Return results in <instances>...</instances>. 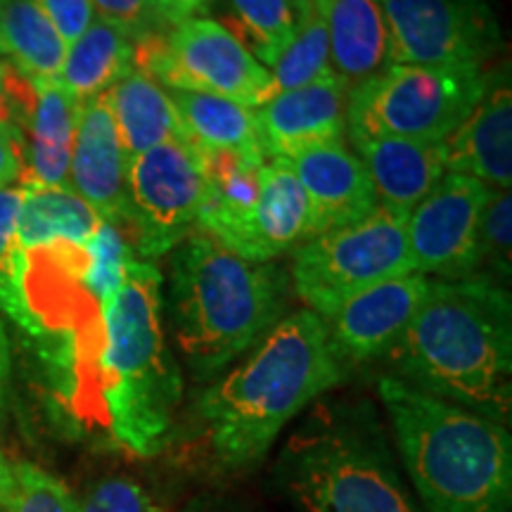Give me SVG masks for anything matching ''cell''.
I'll use <instances>...</instances> for the list:
<instances>
[{
  "mask_svg": "<svg viewBox=\"0 0 512 512\" xmlns=\"http://www.w3.org/2000/svg\"><path fill=\"white\" fill-rule=\"evenodd\" d=\"M86 249L88 266L81 283L86 287L88 297H93L102 306L124 280L126 266L133 261L131 245L117 226L102 221Z\"/></svg>",
  "mask_w": 512,
  "mask_h": 512,
  "instance_id": "obj_31",
  "label": "cell"
},
{
  "mask_svg": "<svg viewBox=\"0 0 512 512\" xmlns=\"http://www.w3.org/2000/svg\"><path fill=\"white\" fill-rule=\"evenodd\" d=\"M128 214L119 230L152 264L197 228L207 195L200 155L185 138L166 140L128 162Z\"/></svg>",
  "mask_w": 512,
  "mask_h": 512,
  "instance_id": "obj_10",
  "label": "cell"
},
{
  "mask_svg": "<svg viewBox=\"0 0 512 512\" xmlns=\"http://www.w3.org/2000/svg\"><path fill=\"white\" fill-rule=\"evenodd\" d=\"M27 188L8 185L0 188V309L29 330L27 297H24V273H27V252L17 240L19 211H22Z\"/></svg>",
  "mask_w": 512,
  "mask_h": 512,
  "instance_id": "obj_29",
  "label": "cell"
},
{
  "mask_svg": "<svg viewBox=\"0 0 512 512\" xmlns=\"http://www.w3.org/2000/svg\"><path fill=\"white\" fill-rule=\"evenodd\" d=\"M306 195L304 242L358 221L375 207L370 176L344 143H328L290 159Z\"/></svg>",
  "mask_w": 512,
  "mask_h": 512,
  "instance_id": "obj_17",
  "label": "cell"
},
{
  "mask_svg": "<svg viewBox=\"0 0 512 512\" xmlns=\"http://www.w3.org/2000/svg\"><path fill=\"white\" fill-rule=\"evenodd\" d=\"M91 5L95 19L110 24L133 43L166 29L159 0H91Z\"/></svg>",
  "mask_w": 512,
  "mask_h": 512,
  "instance_id": "obj_33",
  "label": "cell"
},
{
  "mask_svg": "<svg viewBox=\"0 0 512 512\" xmlns=\"http://www.w3.org/2000/svg\"><path fill=\"white\" fill-rule=\"evenodd\" d=\"M489 190L477 178L448 171L408 214V249L415 273L441 280L477 278L479 223Z\"/></svg>",
  "mask_w": 512,
  "mask_h": 512,
  "instance_id": "obj_12",
  "label": "cell"
},
{
  "mask_svg": "<svg viewBox=\"0 0 512 512\" xmlns=\"http://www.w3.org/2000/svg\"><path fill=\"white\" fill-rule=\"evenodd\" d=\"M344 373L318 313L285 316L197 399L195 420L211 456L228 470L264 460L280 432Z\"/></svg>",
  "mask_w": 512,
  "mask_h": 512,
  "instance_id": "obj_1",
  "label": "cell"
},
{
  "mask_svg": "<svg viewBox=\"0 0 512 512\" xmlns=\"http://www.w3.org/2000/svg\"><path fill=\"white\" fill-rule=\"evenodd\" d=\"M0 503L8 512H79L72 491L34 463L5 467Z\"/></svg>",
  "mask_w": 512,
  "mask_h": 512,
  "instance_id": "obj_30",
  "label": "cell"
},
{
  "mask_svg": "<svg viewBox=\"0 0 512 512\" xmlns=\"http://www.w3.org/2000/svg\"><path fill=\"white\" fill-rule=\"evenodd\" d=\"M377 389L425 512H512L508 427L396 377Z\"/></svg>",
  "mask_w": 512,
  "mask_h": 512,
  "instance_id": "obj_4",
  "label": "cell"
},
{
  "mask_svg": "<svg viewBox=\"0 0 512 512\" xmlns=\"http://www.w3.org/2000/svg\"><path fill=\"white\" fill-rule=\"evenodd\" d=\"M159 5H162V0H159ZM159 12H162V10H159Z\"/></svg>",
  "mask_w": 512,
  "mask_h": 512,
  "instance_id": "obj_43",
  "label": "cell"
},
{
  "mask_svg": "<svg viewBox=\"0 0 512 512\" xmlns=\"http://www.w3.org/2000/svg\"><path fill=\"white\" fill-rule=\"evenodd\" d=\"M486 72L475 67L392 64L349 93L351 140L403 138L441 145L484 91Z\"/></svg>",
  "mask_w": 512,
  "mask_h": 512,
  "instance_id": "obj_7",
  "label": "cell"
},
{
  "mask_svg": "<svg viewBox=\"0 0 512 512\" xmlns=\"http://www.w3.org/2000/svg\"><path fill=\"white\" fill-rule=\"evenodd\" d=\"M351 143L373 183L375 202L384 207L411 214L448 174L441 145L403 138H363Z\"/></svg>",
  "mask_w": 512,
  "mask_h": 512,
  "instance_id": "obj_19",
  "label": "cell"
},
{
  "mask_svg": "<svg viewBox=\"0 0 512 512\" xmlns=\"http://www.w3.org/2000/svg\"><path fill=\"white\" fill-rule=\"evenodd\" d=\"M128 162L105 95L81 102L67 185L102 221L117 228L124 226L128 214Z\"/></svg>",
  "mask_w": 512,
  "mask_h": 512,
  "instance_id": "obj_16",
  "label": "cell"
},
{
  "mask_svg": "<svg viewBox=\"0 0 512 512\" xmlns=\"http://www.w3.org/2000/svg\"><path fill=\"white\" fill-rule=\"evenodd\" d=\"M216 0H162L159 10H162V17L166 27H174V24L183 22V19L200 17V12L211 8Z\"/></svg>",
  "mask_w": 512,
  "mask_h": 512,
  "instance_id": "obj_38",
  "label": "cell"
},
{
  "mask_svg": "<svg viewBox=\"0 0 512 512\" xmlns=\"http://www.w3.org/2000/svg\"><path fill=\"white\" fill-rule=\"evenodd\" d=\"M79 512H166L143 484L126 477L100 482L79 503Z\"/></svg>",
  "mask_w": 512,
  "mask_h": 512,
  "instance_id": "obj_35",
  "label": "cell"
},
{
  "mask_svg": "<svg viewBox=\"0 0 512 512\" xmlns=\"http://www.w3.org/2000/svg\"><path fill=\"white\" fill-rule=\"evenodd\" d=\"M406 226V211L375 204L358 221L302 242L292 261L297 297L325 320L358 292L415 273Z\"/></svg>",
  "mask_w": 512,
  "mask_h": 512,
  "instance_id": "obj_8",
  "label": "cell"
},
{
  "mask_svg": "<svg viewBox=\"0 0 512 512\" xmlns=\"http://www.w3.org/2000/svg\"><path fill=\"white\" fill-rule=\"evenodd\" d=\"M3 41L12 64L29 79H57L67 43L38 0H3Z\"/></svg>",
  "mask_w": 512,
  "mask_h": 512,
  "instance_id": "obj_26",
  "label": "cell"
},
{
  "mask_svg": "<svg viewBox=\"0 0 512 512\" xmlns=\"http://www.w3.org/2000/svg\"><path fill=\"white\" fill-rule=\"evenodd\" d=\"M105 100L128 159L143 155L166 140L183 138L181 121L169 93L143 69L136 67L114 83L105 93Z\"/></svg>",
  "mask_w": 512,
  "mask_h": 512,
  "instance_id": "obj_22",
  "label": "cell"
},
{
  "mask_svg": "<svg viewBox=\"0 0 512 512\" xmlns=\"http://www.w3.org/2000/svg\"><path fill=\"white\" fill-rule=\"evenodd\" d=\"M162 273L133 259L121 285L100 306L102 401L114 437L150 458L174 434L183 375L162 325Z\"/></svg>",
  "mask_w": 512,
  "mask_h": 512,
  "instance_id": "obj_5",
  "label": "cell"
},
{
  "mask_svg": "<svg viewBox=\"0 0 512 512\" xmlns=\"http://www.w3.org/2000/svg\"><path fill=\"white\" fill-rule=\"evenodd\" d=\"M102 219L69 185L27 190L19 211L17 240L24 252L53 245L88 247Z\"/></svg>",
  "mask_w": 512,
  "mask_h": 512,
  "instance_id": "obj_24",
  "label": "cell"
},
{
  "mask_svg": "<svg viewBox=\"0 0 512 512\" xmlns=\"http://www.w3.org/2000/svg\"><path fill=\"white\" fill-rule=\"evenodd\" d=\"M24 169V136L17 131L0 133V188L19 183Z\"/></svg>",
  "mask_w": 512,
  "mask_h": 512,
  "instance_id": "obj_37",
  "label": "cell"
},
{
  "mask_svg": "<svg viewBox=\"0 0 512 512\" xmlns=\"http://www.w3.org/2000/svg\"><path fill=\"white\" fill-rule=\"evenodd\" d=\"M512 247V197L510 190H489V200L479 223V266L477 278L496 275L498 280L510 278ZM491 280V278H489Z\"/></svg>",
  "mask_w": 512,
  "mask_h": 512,
  "instance_id": "obj_32",
  "label": "cell"
},
{
  "mask_svg": "<svg viewBox=\"0 0 512 512\" xmlns=\"http://www.w3.org/2000/svg\"><path fill=\"white\" fill-rule=\"evenodd\" d=\"M166 93H169L171 105L181 121L183 138L197 152H261L252 107L207 93Z\"/></svg>",
  "mask_w": 512,
  "mask_h": 512,
  "instance_id": "obj_25",
  "label": "cell"
},
{
  "mask_svg": "<svg viewBox=\"0 0 512 512\" xmlns=\"http://www.w3.org/2000/svg\"><path fill=\"white\" fill-rule=\"evenodd\" d=\"M136 67L166 91L226 98L256 110L273 98L271 72L226 24L207 17L183 19L136 43Z\"/></svg>",
  "mask_w": 512,
  "mask_h": 512,
  "instance_id": "obj_9",
  "label": "cell"
},
{
  "mask_svg": "<svg viewBox=\"0 0 512 512\" xmlns=\"http://www.w3.org/2000/svg\"><path fill=\"white\" fill-rule=\"evenodd\" d=\"M349 91L337 76L275 93L254 110L256 136L266 159H292L311 147L344 143Z\"/></svg>",
  "mask_w": 512,
  "mask_h": 512,
  "instance_id": "obj_14",
  "label": "cell"
},
{
  "mask_svg": "<svg viewBox=\"0 0 512 512\" xmlns=\"http://www.w3.org/2000/svg\"><path fill=\"white\" fill-rule=\"evenodd\" d=\"M280 491L302 512H422L366 403H323L275 463Z\"/></svg>",
  "mask_w": 512,
  "mask_h": 512,
  "instance_id": "obj_6",
  "label": "cell"
},
{
  "mask_svg": "<svg viewBox=\"0 0 512 512\" xmlns=\"http://www.w3.org/2000/svg\"><path fill=\"white\" fill-rule=\"evenodd\" d=\"M283 268L242 259L192 230L169 261L166 316L185 366L207 382L283 320Z\"/></svg>",
  "mask_w": 512,
  "mask_h": 512,
  "instance_id": "obj_3",
  "label": "cell"
},
{
  "mask_svg": "<svg viewBox=\"0 0 512 512\" xmlns=\"http://www.w3.org/2000/svg\"><path fill=\"white\" fill-rule=\"evenodd\" d=\"M10 382V342L8 332H5V323L0 318V399H3L5 389Z\"/></svg>",
  "mask_w": 512,
  "mask_h": 512,
  "instance_id": "obj_39",
  "label": "cell"
},
{
  "mask_svg": "<svg viewBox=\"0 0 512 512\" xmlns=\"http://www.w3.org/2000/svg\"><path fill=\"white\" fill-rule=\"evenodd\" d=\"M427 290L430 278L406 273L382 280L339 306L330 318H325L330 347L339 363L347 368L349 363L387 356L418 313Z\"/></svg>",
  "mask_w": 512,
  "mask_h": 512,
  "instance_id": "obj_13",
  "label": "cell"
},
{
  "mask_svg": "<svg viewBox=\"0 0 512 512\" xmlns=\"http://www.w3.org/2000/svg\"><path fill=\"white\" fill-rule=\"evenodd\" d=\"M5 53V41H3V0H0V55Z\"/></svg>",
  "mask_w": 512,
  "mask_h": 512,
  "instance_id": "obj_41",
  "label": "cell"
},
{
  "mask_svg": "<svg viewBox=\"0 0 512 512\" xmlns=\"http://www.w3.org/2000/svg\"><path fill=\"white\" fill-rule=\"evenodd\" d=\"M328 31L332 74L351 93L392 67V46L380 0H316Z\"/></svg>",
  "mask_w": 512,
  "mask_h": 512,
  "instance_id": "obj_18",
  "label": "cell"
},
{
  "mask_svg": "<svg viewBox=\"0 0 512 512\" xmlns=\"http://www.w3.org/2000/svg\"><path fill=\"white\" fill-rule=\"evenodd\" d=\"M228 12V29L266 69L287 48L299 24L290 0H228Z\"/></svg>",
  "mask_w": 512,
  "mask_h": 512,
  "instance_id": "obj_27",
  "label": "cell"
},
{
  "mask_svg": "<svg viewBox=\"0 0 512 512\" xmlns=\"http://www.w3.org/2000/svg\"><path fill=\"white\" fill-rule=\"evenodd\" d=\"M36 105L24 133V169L19 185L62 188L69 181L79 102L57 79H34Z\"/></svg>",
  "mask_w": 512,
  "mask_h": 512,
  "instance_id": "obj_20",
  "label": "cell"
},
{
  "mask_svg": "<svg viewBox=\"0 0 512 512\" xmlns=\"http://www.w3.org/2000/svg\"><path fill=\"white\" fill-rule=\"evenodd\" d=\"M38 5L67 46H72L95 19L91 0H38Z\"/></svg>",
  "mask_w": 512,
  "mask_h": 512,
  "instance_id": "obj_36",
  "label": "cell"
},
{
  "mask_svg": "<svg viewBox=\"0 0 512 512\" xmlns=\"http://www.w3.org/2000/svg\"><path fill=\"white\" fill-rule=\"evenodd\" d=\"M396 380L505 425L512 408V302L489 278L430 280L387 351Z\"/></svg>",
  "mask_w": 512,
  "mask_h": 512,
  "instance_id": "obj_2",
  "label": "cell"
},
{
  "mask_svg": "<svg viewBox=\"0 0 512 512\" xmlns=\"http://www.w3.org/2000/svg\"><path fill=\"white\" fill-rule=\"evenodd\" d=\"M306 195L290 159H266L259 174V195L249 219L245 259L268 264L304 242Z\"/></svg>",
  "mask_w": 512,
  "mask_h": 512,
  "instance_id": "obj_21",
  "label": "cell"
},
{
  "mask_svg": "<svg viewBox=\"0 0 512 512\" xmlns=\"http://www.w3.org/2000/svg\"><path fill=\"white\" fill-rule=\"evenodd\" d=\"M5 467H8V465L3 463V456H0V484H3V477H5Z\"/></svg>",
  "mask_w": 512,
  "mask_h": 512,
  "instance_id": "obj_42",
  "label": "cell"
},
{
  "mask_svg": "<svg viewBox=\"0 0 512 512\" xmlns=\"http://www.w3.org/2000/svg\"><path fill=\"white\" fill-rule=\"evenodd\" d=\"M136 69V43L110 24L93 19V24L67 46L60 86L79 102L105 95L114 83Z\"/></svg>",
  "mask_w": 512,
  "mask_h": 512,
  "instance_id": "obj_23",
  "label": "cell"
},
{
  "mask_svg": "<svg viewBox=\"0 0 512 512\" xmlns=\"http://www.w3.org/2000/svg\"><path fill=\"white\" fill-rule=\"evenodd\" d=\"M268 72L273 79V93L292 91V88H302L335 76L330 67L328 31H325V22L318 10L299 19L292 41L287 43V48Z\"/></svg>",
  "mask_w": 512,
  "mask_h": 512,
  "instance_id": "obj_28",
  "label": "cell"
},
{
  "mask_svg": "<svg viewBox=\"0 0 512 512\" xmlns=\"http://www.w3.org/2000/svg\"><path fill=\"white\" fill-rule=\"evenodd\" d=\"M446 171L477 178L491 190L512 183V86L508 67L486 74L484 91L456 131L441 143Z\"/></svg>",
  "mask_w": 512,
  "mask_h": 512,
  "instance_id": "obj_15",
  "label": "cell"
},
{
  "mask_svg": "<svg viewBox=\"0 0 512 512\" xmlns=\"http://www.w3.org/2000/svg\"><path fill=\"white\" fill-rule=\"evenodd\" d=\"M394 64L475 67L503 46L489 0H380Z\"/></svg>",
  "mask_w": 512,
  "mask_h": 512,
  "instance_id": "obj_11",
  "label": "cell"
},
{
  "mask_svg": "<svg viewBox=\"0 0 512 512\" xmlns=\"http://www.w3.org/2000/svg\"><path fill=\"white\" fill-rule=\"evenodd\" d=\"M34 105V79H29L12 62H0V133L17 131L24 136L34 114Z\"/></svg>",
  "mask_w": 512,
  "mask_h": 512,
  "instance_id": "obj_34",
  "label": "cell"
},
{
  "mask_svg": "<svg viewBox=\"0 0 512 512\" xmlns=\"http://www.w3.org/2000/svg\"><path fill=\"white\" fill-rule=\"evenodd\" d=\"M294 12H297V19L309 17L313 10H316V0H290Z\"/></svg>",
  "mask_w": 512,
  "mask_h": 512,
  "instance_id": "obj_40",
  "label": "cell"
}]
</instances>
